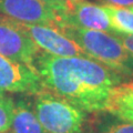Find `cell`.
Masks as SVG:
<instances>
[{
	"instance_id": "1",
	"label": "cell",
	"mask_w": 133,
	"mask_h": 133,
	"mask_svg": "<svg viewBox=\"0 0 133 133\" xmlns=\"http://www.w3.org/2000/svg\"><path fill=\"white\" fill-rule=\"evenodd\" d=\"M35 70L43 85L88 113L105 111L114 87L124 76L87 57H57L40 51Z\"/></svg>"
},
{
	"instance_id": "2",
	"label": "cell",
	"mask_w": 133,
	"mask_h": 133,
	"mask_svg": "<svg viewBox=\"0 0 133 133\" xmlns=\"http://www.w3.org/2000/svg\"><path fill=\"white\" fill-rule=\"evenodd\" d=\"M60 30L72 39L87 56L122 76L133 77V57L113 33L65 26Z\"/></svg>"
},
{
	"instance_id": "3",
	"label": "cell",
	"mask_w": 133,
	"mask_h": 133,
	"mask_svg": "<svg viewBox=\"0 0 133 133\" xmlns=\"http://www.w3.org/2000/svg\"><path fill=\"white\" fill-rule=\"evenodd\" d=\"M33 109L47 133H82L88 112L48 89L31 95Z\"/></svg>"
},
{
	"instance_id": "4",
	"label": "cell",
	"mask_w": 133,
	"mask_h": 133,
	"mask_svg": "<svg viewBox=\"0 0 133 133\" xmlns=\"http://www.w3.org/2000/svg\"><path fill=\"white\" fill-rule=\"evenodd\" d=\"M0 16L18 22L45 24L56 29L63 24L60 10L42 0H0Z\"/></svg>"
},
{
	"instance_id": "5",
	"label": "cell",
	"mask_w": 133,
	"mask_h": 133,
	"mask_svg": "<svg viewBox=\"0 0 133 133\" xmlns=\"http://www.w3.org/2000/svg\"><path fill=\"white\" fill-rule=\"evenodd\" d=\"M39 52L40 49L15 20L0 16V55L35 70V60Z\"/></svg>"
},
{
	"instance_id": "6",
	"label": "cell",
	"mask_w": 133,
	"mask_h": 133,
	"mask_svg": "<svg viewBox=\"0 0 133 133\" xmlns=\"http://www.w3.org/2000/svg\"><path fill=\"white\" fill-rule=\"evenodd\" d=\"M21 30L30 38L40 51L57 57H87V53L60 30L45 26L16 21Z\"/></svg>"
},
{
	"instance_id": "7",
	"label": "cell",
	"mask_w": 133,
	"mask_h": 133,
	"mask_svg": "<svg viewBox=\"0 0 133 133\" xmlns=\"http://www.w3.org/2000/svg\"><path fill=\"white\" fill-rule=\"evenodd\" d=\"M0 89L9 93L33 95L45 88L39 74L30 66L0 55Z\"/></svg>"
},
{
	"instance_id": "8",
	"label": "cell",
	"mask_w": 133,
	"mask_h": 133,
	"mask_svg": "<svg viewBox=\"0 0 133 133\" xmlns=\"http://www.w3.org/2000/svg\"><path fill=\"white\" fill-rule=\"evenodd\" d=\"M65 26L99 30L114 35L109 18L102 6L87 0H79L73 2L64 11L62 27Z\"/></svg>"
},
{
	"instance_id": "9",
	"label": "cell",
	"mask_w": 133,
	"mask_h": 133,
	"mask_svg": "<svg viewBox=\"0 0 133 133\" xmlns=\"http://www.w3.org/2000/svg\"><path fill=\"white\" fill-rule=\"evenodd\" d=\"M8 133H47L33 109L31 95L23 94L15 100L14 118Z\"/></svg>"
},
{
	"instance_id": "10",
	"label": "cell",
	"mask_w": 133,
	"mask_h": 133,
	"mask_svg": "<svg viewBox=\"0 0 133 133\" xmlns=\"http://www.w3.org/2000/svg\"><path fill=\"white\" fill-rule=\"evenodd\" d=\"M105 112L120 120L133 123V80L123 81L112 89Z\"/></svg>"
},
{
	"instance_id": "11",
	"label": "cell",
	"mask_w": 133,
	"mask_h": 133,
	"mask_svg": "<svg viewBox=\"0 0 133 133\" xmlns=\"http://www.w3.org/2000/svg\"><path fill=\"white\" fill-rule=\"evenodd\" d=\"M109 18L114 35H133V10L131 8L101 5Z\"/></svg>"
},
{
	"instance_id": "12",
	"label": "cell",
	"mask_w": 133,
	"mask_h": 133,
	"mask_svg": "<svg viewBox=\"0 0 133 133\" xmlns=\"http://www.w3.org/2000/svg\"><path fill=\"white\" fill-rule=\"evenodd\" d=\"M15 100L0 89V133H8L11 128Z\"/></svg>"
},
{
	"instance_id": "13",
	"label": "cell",
	"mask_w": 133,
	"mask_h": 133,
	"mask_svg": "<svg viewBox=\"0 0 133 133\" xmlns=\"http://www.w3.org/2000/svg\"><path fill=\"white\" fill-rule=\"evenodd\" d=\"M95 133H133V123L111 115L109 119L102 120L98 124Z\"/></svg>"
},
{
	"instance_id": "14",
	"label": "cell",
	"mask_w": 133,
	"mask_h": 133,
	"mask_svg": "<svg viewBox=\"0 0 133 133\" xmlns=\"http://www.w3.org/2000/svg\"><path fill=\"white\" fill-rule=\"evenodd\" d=\"M42 1L49 3V5H51L53 7H56L57 9H59L61 15H62V22H63V14L64 11L68 9V8L72 5L73 2L76 1H79V0H42ZM63 26V24H62Z\"/></svg>"
},
{
	"instance_id": "15",
	"label": "cell",
	"mask_w": 133,
	"mask_h": 133,
	"mask_svg": "<svg viewBox=\"0 0 133 133\" xmlns=\"http://www.w3.org/2000/svg\"><path fill=\"white\" fill-rule=\"evenodd\" d=\"M102 5H112L118 7H125L132 8L133 7V0H95Z\"/></svg>"
},
{
	"instance_id": "16",
	"label": "cell",
	"mask_w": 133,
	"mask_h": 133,
	"mask_svg": "<svg viewBox=\"0 0 133 133\" xmlns=\"http://www.w3.org/2000/svg\"><path fill=\"white\" fill-rule=\"evenodd\" d=\"M115 36L118 37V39L122 42L124 48H125L133 57V35L127 36V35H116L115 33Z\"/></svg>"
},
{
	"instance_id": "17",
	"label": "cell",
	"mask_w": 133,
	"mask_h": 133,
	"mask_svg": "<svg viewBox=\"0 0 133 133\" xmlns=\"http://www.w3.org/2000/svg\"><path fill=\"white\" fill-rule=\"evenodd\" d=\"M82 133H95V131H93V130H87V129H85V130L83 131Z\"/></svg>"
},
{
	"instance_id": "18",
	"label": "cell",
	"mask_w": 133,
	"mask_h": 133,
	"mask_svg": "<svg viewBox=\"0 0 133 133\" xmlns=\"http://www.w3.org/2000/svg\"><path fill=\"white\" fill-rule=\"evenodd\" d=\"M131 9H132V10H133V7H132V8H131Z\"/></svg>"
}]
</instances>
